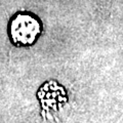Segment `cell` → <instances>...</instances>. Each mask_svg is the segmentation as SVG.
<instances>
[{"label": "cell", "mask_w": 123, "mask_h": 123, "mask_svg": "<svg viewBox=\"0 0 123 123\" xmlns=\"http://www.w3.org/2000/svg\"><path fill=\"white\" fill-rule=\"evenodd\" d=\"M42 30V23L36 14L22 10L10 18L7 32L13 45L28 47L39 39Z\"/></svg>", "instance_id": "cell-1"}]
</instances>
